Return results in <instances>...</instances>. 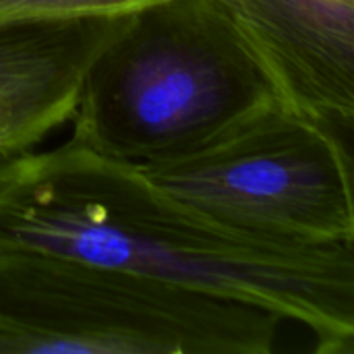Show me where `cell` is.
Returning <instances> with one entry per match:
<instances>
[{
    "mask_svg": "<svg viewBox=\"0 0 354 354\" xmlns=\"http://www.w3.org/2000/svg\"><path fill=\"white\" fill-rule=\"evenodd\" d=\"M0 245L249 303L307 328L315 353L354 351V245L230 226L75 135L0 158Z\"/></svg>",
    "mask_w": 354,
    "mask_h": 354,
    "instance_id": "6da1fadb",
    "label": "cell"
},
{
    "mask_svg": "<svg viewBox=\"0 0 354 354\" xmlns=\"http://www.w3.org/2000/svg\"><path fill=\"white\" fill-rule=\"evenodd\" d=\"M270 102H282L276 85L220 0H156L89 66L73 135L145 164L187 153Z\"/></svg>",
    "mask_w": 354,
    "mask_h": 354,
    "instance_id": "7a4b0ae2",
    "label": "cell"
},
{
    "mask_svg": "<svg viewBox=\"0 0 354 354\" xmlns=\"http://www.w3.org/2000/svg\"><path fill=\"white\" fill-rule=\"evenodd\" d=\"M280 324L249 303L0 245V354H270Z\"/></svg>",
    "mask_w": 354,
    "mask_h": 354,
    "instance_id": "3957f363",
    "label": "cell"
},
{
    "mask_svg": "<svg viewBox=\"0 0 354 354\" xmlns=\"http://www.w3.org/2000/svg\"><path fill=\"white\" fill-rule=\"evenodd\" d=\"M137 166L170 195L230 226L354 245L351 156L332 124L284 102L261 106L187 153Z\"/></svg>",
    "mask_w": 354,
    "mask_h": 354,
    "instance_id": "277c9868",
    "label": "cell"
},
{
    "mask_svg": "<svg viewBox=\"0 0 354 354\" xmlns=\"http://www.w3.org/2000/svg\"><path fill=\"white\" fill-rule=\"evenodd\" d=\"M135 10L0 21V158L33 149L75 116L89 66Z\"/></svg>",
    "mask_w": 354,
    "mask_h": 354,
    "instance_id": "5b68a950",
    "label": "cell"
},
{
    "mask_svg": "<svg viewBox=\"0 0 354 354\" xmlns=\"http://www.w3.org/2000/svg\"><path fill=\"white\" fill-rule=\"evenodd\" d=\"M284 104L326 124L354 118V0H220Z\"/></svg>",
    "mask_w": 354,
    "mask_h": 354,
    "instance_id": "8992f818",
    "label": "cell"
},
{
    "mask_svg": "<svg viewBox=\"0 0 354 354\" xmlns=\"http://www.w3.org/2000/svg\"><path fill=\"white\" fill-rule=\"evenodd\" d=\"M156 0H0V21L50 15H87L135 10Z\"/></svg>",
    "mask_w": 354,
    "mask_h": 354,
    "instance_id": "52a82bcc",
    "label": "cell"
}]
</instances>
